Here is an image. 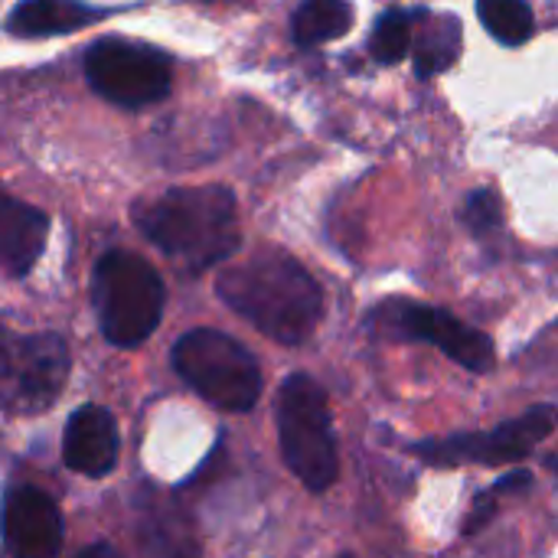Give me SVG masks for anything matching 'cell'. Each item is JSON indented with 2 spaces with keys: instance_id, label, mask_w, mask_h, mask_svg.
<instances>
[{
  "instance_id": "8",
  "label": "cell",
  "mask_w": 558,
  "mask_h": 558,
  "mask_svg": "<svg viewBox=\"0 0 558 558\" xmlns=\"http://www.w3.org/2000/svg\"><path fill=\"white\" fill-rule=\"evenodd\" d=\"M558 425L556 405H533L530 412L490 428V432H458L448 438H428L412 445V454L428 468H461V464H510L530 458Z\"/></svg>"
},
{
  "instance_id": "5",
  "label": "cell",
  "mask_w": 558,
  "mask_h": 558,
  "mask_svg": "<svg viewBox=\"0 0 558 558\" xmlns=\"http://www.w3.org/2000/svg\"><path fill=\"white\" fill-rule=\"evenodd\" d=\"M173 373L222 412H252L262 399V366L235 337L209 327L186 330L170 350Z\"/></svg>"
},
{
  "instance_id": "7",
  "label": "cell",
  "mask_w": 558,
  "mask_h": 558,
  "mask_svg": "<svg viewBox=\"0 0 558 558\" xmlns=\"http://www.w3.org/2000/svg\"><path fill=\"white\" fill-rule=\"evenodd\" d=\"M82 69L95 95L128 111L163 101L173 85V65L163 49L118 36L92 43L85 49Z\"/></svg>"
},
{
  "instance_id": "6",
  "label": "cell",
  "mask_w": 558,
  "mask_h": 558,
  "mask_svg": "<svg viewBox=\"0 0 558 558\" xmlns=\"http://www.w3.org/2000/svg\"><path fill=\"white\" fill-rule=\"evenodd\" d=\"M366 330L376 333V337H386V340L432 343L448 360H454L458 366H464L468 373H490L494 363H497L494 340L484 330L458 320L445 307H432V304L392 298V301L376 304L366 314Z\"/></svg>"
},
{
  "instance_id": "11",
  "label": "cell",
  "mask_w": 558,
  "mask_h": 558,
  "mask_svg": "<svg viewBox=\"0 0 558 558\" xmlns=\"http://www.w3.org/2000/svg\"><path fill=\"white\" fill-rule=\"evenodd\" d=\"M118 422L101 405H82L69 415L62 432V461L82 477H108L118 464Z\"/></svg>"
},
{
  "instance_id": "14",
  "label": "cell",
  "mask_w": 558,
  "mask_h": 558,
  "mask_svg": "<svg viewBox=\"0 0 558 558\" xmlns=\"http://www.w3.org/2000/svg\"><path fill=\"white\" fill-rule=\"evenodd\" d=\"M353 26L350 0H301L291 13V39L301 49L324 46L330 39L347 36Z\"/></svg>"
},
{
  "instance_id": "12",
  "label": "cell",
  "mask_w": 558,
  "mask_h": 558,
  "mask_svg": "<svg viewBox=\"0 0 558 558\" xmlns=\"http://www.w3.org/2000/svg\"><path fill=\"white\" fill-rule=\"evenodd\" d=\"M49 239V216L23 199H0V268L7 278H23L39 262Z\"/></svg>"
},
{
  "instance_id": "16",
  "label": "cell",
  "mask_w": 558,
  "mask_h": 558,
  "mask_svg": "<svg viewBox=\"0 0 558 558\" xmlns=\"http://www.w3.org/2000/svg\"><path fill=\"white\" fill-rule=\"evenodd\" d=\"M477 20L500 46H523L536 33L530 0H477Z\"/></svg>"
},
{
  "instance_id": "15",
  "label": "cell",
  "mask_w": 558,
  "mask_h": 558,
  "mask_svg": "<svg viewBox=\"0 0 558 558\" xmlns=\"http://www.w3.org/2000/svg\"><path fill=\"white\" fill-rule=\"evenodd\" d=\"M461 23L458 16H428L425 13V26L418 33L415 43V75L418 78H435L441 72H448L458 56H461Z\"/></svg>"
},
{
  "instance_id": "2",
  "label": "cell",
  "mask_w": 558,
  "mask_h": 558,
  "mask_svg": "<svg viewBox=\"0 0 558 558\" xmlns=\"http://www.w3.org/2000/svg\"><path fill=\"white\" fill-rule=\"evenodd\" d=\"M141 235L190 275L229 262L242 242L239 203L229 186H173L134 209Z\"/></svg>"
},
{
  "instance_id": "4",
  "label": "cell",
  "mask_w": 558,
  "mask_h": 558,
  "mask_svg": "<svg viewBox=\"0 0 558 558\" xmlns=\"http://www.w3.org/2000/svg\"><path fill=\"white\" fill-rule=\"evenodd\" d=\"M275 422L288 471L311 494L330 490L340 477V441L333 432L327 389L307 373L288 376L278 389Z\"/></svg>"
},
{
  "instance_id": "17",
  "label": "cell",
  "mask_w": 558,
  "mask_h": 558,
  "mask_svg": "<svg viewBox=\"0 0 558 558\" xmlns=\"http://www.w3.org/2000/svg\"><path fill=\"white\" fill-rule=\"evenodd\" d=\"M425 16V10H386L369 36V52L379 65H396L412 49V26Z\"/></svg>"
},
{
  "instance_id": "9",
  "label": "cell",
  "mask_w": 558,
  "mask_h": 558,
  "mask_svg": "<svg viewBox=\"0 0 558 558\" xmlns=\"http://www.w3.org/2000/svg\"><path fill=\"white\" fill-rule=\"evenodd\" d=\"M72 369L59 333H7L3 340V405L10 412H46L65 389Z\"/></svg>"
},
{
  "instance_id": "19",
  "label": "cell",
  "mask_w": 558,
  "mask_h": 558,
  "mask_svg": "<svg viewBox=\"0 0 558 558\" xmlns=\"http://www.w3.org/2000/svg\"><path fill=\"white\" fill-rule=\"evenodd\" d=\"M464 222L477 239L494 235L504 226V206L494 190H474L464 199Z\"/></svg>"
},
{
  "instance_id": "13",
  "label": "cell",
  "mask_w": 558,
  "mask_h": 558,
  "mask_svg": "<svg viewBox=\"0 0 558 558\" xmlns=\"http://www.w3.org/2000/svg\"><path fill=\"white\" fill-rule=\"evenodd\" d=\"M108 10L92 7L85 0H20L7 16V33L39 39V36H65L95 20Z\"/></svg>"
},
{
  "instance_id": "10",
  "label": "cell",
  "mask_w": 558,
  "mask_h": 558,
  "mask_svg": "<svg viewBox=\"0 0 558 558\" xmlns=\"http://www.w3.org/2000/svg\"><path fill=\"white\" fill-rule=\"evenodd\" d=\"M62 513L39 487H10L3 497V546L13 558H56L62 553Z\"/></svg>"
},
{
  "instance_id": "18",
  "label": "cell",
  "mask_w": 558,
  "mask_h": 558,
  "mask_svg": "<svg viewBox=\"0 0 558 558\" xmlns=\"http://www.w3.org/2000/svg\"><path fill=\"white\" fill-rule=\"evenodd\" d=\"M530 484H533V474H526V471H513V474H507L504 481H497V487H490L487 494L477 497V504H474V510H471V520H468V526H464V536H477V533L494 520L497 504H500L507 494H523V490H530Z\"/></svg>"
},
{
  "instance_id": "3",
  "label": "cell",
  "mask_w": 558,
  "mask_h": 558,
  "mask_svg": "<svg viewBox=\"0 0 558 558\" xmlns=\"http://www.w3.org/2000/svg\"><path fill=\"white\" fill-rule=\"evenodd\" d=\"M167 288L154 265L134 252L108 248L92 268V307L98 330L111 347L134 350L154 337L163 320Z\"/></svg>"
},
{
  "instance_id": "1",
  "label": "cell",
  "mask_w": 558,
  "mask_h": 558,
  "mask_svg": "<svg viewBox=\"0 0 558 558\" xmlns=\"http://www.w3.org/2000/svg\"><path fill=\"white\" fill-rule=\"evenodd\" d=\"M216 294L229 311L281 347L311 340L324 314V288L317 278L278 248L226 268L216 278Z\"/></svg>"
},
{
  "instance_id": "20",
  "label": "cell",
  "mask_w": 558,
  "mask_h": 558,
  "mask_svg": "<svg viewBox=\"0 0 558 558\" xmlns=\"http://www.w3.org/2000/svg\"><path fill=\"white\" fill-rule=\"evenodd\" d=\"M556 468H558V461H556Z\"/></svg>"
}]
</instances>
